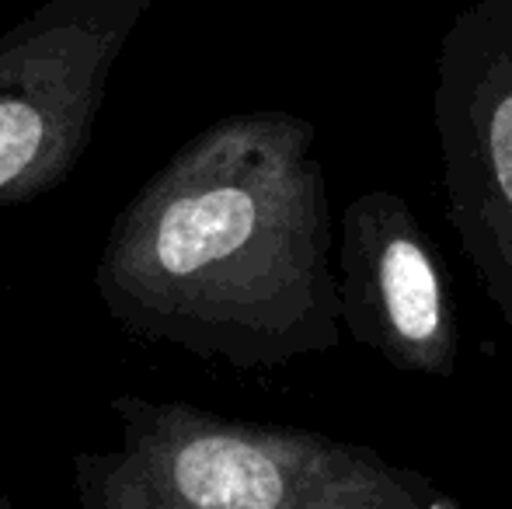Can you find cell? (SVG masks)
I'll use <instances>...</instances> for the list:
<instances>
[{
  "instance_id": "obj_1",
  "label": "cell",
  "mask_w": 512,
  "mask_h": 509,
  "mask_svg": "<svg viewBox=\"0 0 512 509\" xmlns=\"http://www.w3.org/2000/svg\"><path fill=\"white\" fill-rule=\"evenodd\" d=\"M331 234L317 126L230 112L115 213L95 290L140 342L234 370L290 367L342 342Z\"/></svg>"
},
{
  "instance_id": "obj_2",
  "label": "cell",
  "mask_w": 512,
  "mask_h": 509,
  "mask_svg": "<svg viewBox=\"0 0 512 509\" xmlns=\"http://www.w3.org/2000/svg\"><path fill=\"white\" fill-rule=\"evenodd\" d=\"M119 443L74 457L81 509H464L366 443L115 394Z\"/></svg>"
},
{
  "instance_id": "obj_3",
  "label": "cell",
  "mask_w": 512,
  "mask_h": 509,
  "mask_svg": "<svg viewBox=\"0 0 512 509\" xmlns=\"http://www.w3.org/2000/svg\"><path fill=\"white\" fill-rule=\"evenodd\" d=\"M150 4L49 0L0 32V210L49 196L77 171Z\"/></svg>"
},
{
  "instance_id": "obj_4",
  "label": "cell",
  "mask_w": 512,
  "mask_h": 509,
  "mask_svg": "<svg viewBox=\"0 0 512 509\" xmlns=\"http://www.w3.org/2000/svg\"><path fill=\"white\" fill-rule=\"evenodd\" d=\"M432 126L453 234L512 332V0H478L446 25Z\"/></svg>"
},
{
  "instance_id": "obj_5",
  "label": "cell",
  "mask_w": 512,
  "mask_h": 509,
  "mask_svg": "<svg viewBox=\"0 0 512 509\" xmlns=\"http://www.w3.org/2000/svg\"><path fill=\"white\" fill-rule=\"evenodd\" d=\"M338 325L401 374L450 381L460 325L443 262L398 192L356 196L338 220Z\"/></svg>"
}]
</instances>
